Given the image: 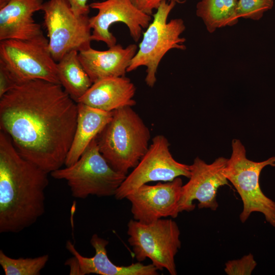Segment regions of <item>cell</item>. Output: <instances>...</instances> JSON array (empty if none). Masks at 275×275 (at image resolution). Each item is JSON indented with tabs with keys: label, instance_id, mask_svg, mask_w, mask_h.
Listing matches in <instances>:
<instances>
[{
	"label": "cell",
	"instance_id": "obj_8",
	"mask_svg": "<svg viewBox=\"0 0 275 275\" xmlns=\"http://www.w3.org/2000/svg\"><path fill=\"white\" fill-rule=\"evenodd\" d=\"M0 61L17 85L35 79L60 84L57 62L49 51L48 40L44 35L30 40L1 41Z\"/></svg>",
	"mask_w": 275,
	"mask_h": 275
},
{
	"label": "cell",
	"instance_id": "obj_18",
	"mask_svg": "<svg viewBox=\"0 0 275 275\" xmlns=\"http://www.w3.org/2000/svg\"><path fill=\"white\" fill-rule=\"evenodd\" d=\"M112 114L113 112H105L77 103L76 127L66 158V166L73 164L79 158L91 142L110 121Z\"/></svg>",
	"mask_w": 275,
	"mask_h": 275
},
{
	"label": "cell",
	"instance_id": "obj_21",
	"mask_svg": "<svg viewBox=\"0 0 275 275\" xmlns=\"http://www.w3.org/2000/svg\"><path fill=\"white\" fill-rule=\"evenodd\" d=\"M49 260V255L35 258H12L0 250V265L6 275H39Z\"/></svg>",
	"mask_w": 275,
	"mask_h": 275
},
{
	"label": "cell",
	"instance_id": "obj_16",
	"mask_svg": "<svg viewBox=\"0 0 275 275\" xmlns=\"http://www.w3.org/2000/svg\"><path fill=\"white\" fill-rule=\"evenodd\" d=\"M43 4L42 0H9L0 9V41L30 40L44 35L33 18Z\"/></svg>",
	"mask_w": 275,
	"mask_h": 275
},
{
	"label": "cell",
	"instance_id": "obj_22",
	"mask_svg": "<svg viewBox=\"0 0 275 275\" xmlns=\"http://www.w3.org/2000/svg\"><path fill=\"white\" fill-rule=\"evenodd\" d=\"M273 5L274 0H238L237 15L239 18L258 20Z\"/></svg>",
	"mask_w": 275,
	"mask_h": 275
},
{
	"label": "cell",
	"instance_id": "obj_5",
	"mask_svg": "<svg viewBox=\"0 0 275 275\" xmlns=\"http://www.w3.org/2000/svg\"><path fill=\"white\" fill-rule=\"evenodd\" d=\"M52 178L66 181L72 197L86 199L115 195L127 175L114 170L99 151L95 138L73 164L50 173Z\"/></svg>",
	"mask_w": 275,
	"mask_h": 275
},
{
	"label": "cell",
	"instance_id": "obj_24",
	"mask_svg": "<svg viewBox=\"0 0 275 275\" xmlns=\"http://www.w3.org/2000/svg\"><path fill=\"white\" fill-rule=\"evenodd\" d=\"M17 85L8 68L0 61V97Z\"/></svg>",
	"mask_w": 275,
	"mask_h": 275
},
{
	"label": "cell",
	"instance_id": "obj_12",
	"mask_svg": "<svg viewBox=\"0 0 275 275\" xmlns=\"http://www.w3.org/2000/svg\"><path fill=\"white\" fill-rule=\"evenodd\" d=\"M227 161L228 158L224 157L217 158L211 163H207L198 157L194 159L190 165L189 180L182 186L179 212L194 210L195 200L198 201L199 209L216 210L217 189L229 184L224 173Z\"/></svg>",
	"mask_w": 275,
	"mask_h": 275
},
{
	"label": "cell",
	"instance_id": "obj_17",
	"mask_svg": "<svg viewBox=\"0 0 275 275\" xmlns=\"http://www.w3.org/2000/svg\"><path fill=\"white\" fill-rule=\"evenodd\" d=\"M135 91L134 85L125 76L105 78L93 82L77 103L112 112L134 105L136 102L133 98Z\"/></svg>",
	"mask_w": 275,
	"mask_h": 275
},
{
	"label": "cell",
	"instance_id": "obj_4",
	"mask_svg": "<svg viewBox=\"0 0 275 275\" xmlns=\"http://www.w3.org/2000/svg\"><path fill=\"white\" fill-rule=\"evenodd\" d=\"M174 1H163L153 14V19L146 28L138 51L131 60L127 72L145 66V81L151 88L156 81V72L164 56L172 49L185 50V38L180 37L185 25L181 18H175L168 22V16L176 5Z\"/></svg>",
	"mask_w": 275,
	"mask_h": 275
},
{
	"label": "cell",
	"instance_id": "obj_19",
	"mask_svg": "<svg viewBox=\"0 0 275 275\" xmlns=\"http://www.w3.org/2000/svg\"><path fill=\"white\" fill-rule=\"evenodd\" d=\"M57 71L60 84L76 102L93 84L79 61L77 50L70 51L57 62Z\"/></svg>",
	"mask_w": 275,
	"mask_h": 275
},
{
	"label": "cell",
	"instance_id": "obj_6",
	"mask_svg": "<svg viewBox=\"0 0 275 275\" xmlns=\"http://www.w3.org/2000/svg\"><path fill=\"white\" fill-rule=\"evenodd\" d=\"M275 167V156L259 162L251 160L246 156L244 146L238 139L232 141V153L224 170L225 175L234 186L243 204L240 214L244 223L255 212L262 213L266 221L275 227V202L262 192L259 178L266 166Z\"/></svg>",
	"mask_w": 275,
	"mask_h": 275
},
{
	"label": "cell",
	"instance_id": "obj_25",
	"mask_svg": "<svg viewBox=\"0 0 275 275\" xmlns=\"http://www.w3.org/2000/svg\"><path fill=\"white\" fill-rule=\"evenodd\" d=\"M133 4L141 11L152 15L154 10H157L161 3L163 1H174L176 3L182 4L186 0H131Z\"/></svg>",
	"mask_w": 275,
	"mask_h": 275
},
{
	"label": "cell",
	"instance_id": "obj_11",
	"mask_svg": "<svg viewBox=\"0 0 275 275\" xmlns=\"http://www.w3.org/2000/svg\"><path fill=\"white\" fill-rule=\"evenodd\" d=\"M89 7L97 10V14L89 18L92 41H102L108 47L117 44V39L109 31L115 23L122 22L128 28L130 35L136 42L143 30L151 21V16L141 11L131 0H105L91 3Z\"/></svg>",
	"mask_w": 275,
	"mask_h": 275
},
{
	"label": "cell",
	"instance_id": "obj_20",
	"mask_svg": "<svg viewBox=\"0 0 275 275\" xmlns=\"http://www.w3.org/2000/svg\"><path fill=\"white\" fill-rule=\"evenodd\" d=\"M238 0H201L196 6V15L210 33L217 29L237 23Z\"/></svg>",
	"mask_w": 275,
	"mask_h": 275
},
{
	"label": "cell",
	"instance_id": "obj_3",
	"mask_svg": "<svg viewBox=\"0 0 275 275\" xmlns=\"http://www.w3.org/2000/svg\"><path fill=\"white\" fill-rule=\"evenodd\" d=\"M150 139L149 128L131 106L113 111L111 119L95 138L107 162L126 175L148 150Z\"/></svg>",
	"mask_w": 275,
	"mask_h": 275
},
{
	"label": "cell",
	"instance_id": "obj_14",
	"mask_svg": "<svg viewBox=\"0 0 275 275\" xmlns=\"http://www.w3.org/2000/svg\"><path fill=\"white\" fill-rule=\"evenodd\" d=\"M95 254L92 257L82 256L70 241L66 242L67 250L73 257L66 261L70 268V274L86 275L91 273L100 275H157L158 269L152 263L145 265L140 262L128 266L115 264L109 259L106 247L108 241L93 234L90 239Z\"/></svg>",
	"mask_w": 275,
	"mask_h": 275
},
{
	"label": "cell",
	"instance_id": "obj_23",
	"mask_svg": "<svg viewBox=\"0 0 275 275\" xmlns=\"http://www.w3.org/2000/svg\"><path fill=\"white\" fill-rule=\"evenodd\" d=\"M256 266L254 256L249 253L240 259L227 261L224 271L228 275H250Z\"/></svg>",
	"mask_w": 275,
	"mask_h": 275
},
{
	"label": "cell",
	"instance_id": "obj_27",
	"mask_svg": "<svg viewBox=\"0 0 275 275\" xmlns=\"http://www.w3.org/2000/svg\"><path fill=\"white\" fill-rule=\"evenodd\" d=\"M9 1V0H0V9L5 6Z\"/></svg>",
	"mask_w": 275,
	"mask_h": 275
},
{
	"label": "cell",
	"instance_id": "obj_26",
	"mask_svg": "<svg viewBox=\"0 0 275 275\" xmlns=\"http://www.w3.org/2000/svg\"><path fill=\"white\" fill-rule=\"evenodd\" d=\"M73 11L77 16L88 15L90 12L88 0H67Z\"/></svg>",
	"mask_w": 275,
	"mask_h": 275
},
{
	"label": "cell",
	"instance_id": "obj_7",
	"mask_svg": "<svg viewBox=\"0 0 275 275\" xmlns=\"http://www.w3.org/2000/svg\"><path fill=\"white\" fill-rule=\"evenodd\" d=\"M128 241L136 259L149 258L159 270L166 269L176 275L175 257L181 248L180 231L172 218H162L150 223L130 219L127 224Z\"/></svg>",
	"mask_w": 275,
	"mask_h": 275
},
{
	"label": "cell",
	"instance_id": "obj_15",
	"mask_svg": "<svg viewBox=\"0 0 275 275\" xmlns=\"http://www.w3.org/2000/svg\"><path fill=\"white\" fill-rule=\"evenodd\" d=\"M138 49L135 44L125 48L116 44L106 50L90 46L79 51L78 57L93 83L105 78L124 76Z\"/></svg>",
	"mask_w": 275,
	"mask_h": 275
},
{
	"label": "cell",
	"instance_id": "obj_13",
	"mask_svg": "<svg viewBox=\"0 0 275 275\" xmlns=\"http://www.w3.org/2000/svg\"><path fill=\"white\" fill-rule=\"evenodd\" d=\"M183 185L182 179L177 177L171 181L140 186L126 198L131 203L133 219L150 223L177 217Z\"/></svg>",
	"mask_w": 275,
	"mask_h": 275
},
{
	"label": "cell",
	"instance_id": "obj_10",
	"mask_svg": "<svg viewBox=\"0 0 275 275\" xmlns=\"http://www.w3.org/2000/svg\"><path fill=\"white\" fill-rule=\"evenodd\" d=\"M190 175V165L176 161L169 150L167 138L157 135L133 171L126 176L115 197L121 200L148 182L171 181L180 176L189 178Z\"/></svg>",
	"mask_w": 275,
	"mask_h": 275
},
{
	"label": "cell",
	"instance_id": "obj_2",
	"mask_svg": "<svg viewBox=\"0 0 275 275\" xmlns=\"http://www.w3.org/2000/svg\"><path fill=\"white\" fill-rule=\"evenodd\" d=\"M48 173L23 157L0 132V233H19L45 212Z\"/></svg>",
	"mask_w": 275,
	"mask_h": 275
},
{
	"label": "cell",
	"instance_id": "obj_1",
	"mask_svg": "<svg viewBox=\"0 0 275 275\" xmlns=\"http://www.w3.org/2000/svg\"><path fill=\"white\" fill-rule=\"evenodd\" d=\"M77 103L61 85L35 79L0 97V128L25 159L47 172L61 168L71 147Z\"/></svg>",
	"mask_w": 275,
	"mask_h": 275
},
{
	"label": "cell",
	"instance_id": "obj_9",
	"mask_svg": "<svg viewBox=\"0 0 275 275\" xmlns=\"http://www.w3.org/2000/svg\"><path fill=\"white\" fill-rule=\"evenodd\" d=\"M41 11L49 50L56 62L72 50L79 51L91 46L90 17L76 15L67 0H49L43 3Z\"/></svg>",
	"mask_w": 275,
	"mask_h": 275
}]
</instances>
